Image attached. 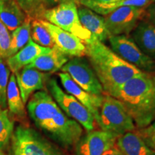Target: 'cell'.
Returning <instances> with one entry per match:
<instances>
[{
    "instance_id": "obj_12",
    "label": "cell",
    "mask_w": 155,
    "mask_h": 155,
    "mask_svg": "<svg viewBox=\"0 0 155 155\" xmlns=\"http://www.w3.org/2000/svg\"><path fill=\"white\" fill-rule=\"evenodd\" d=\"M116 139L103 130L88 131L75 144V155H102L116 144Z\"/></svg>"
},
{
    "instance_id": "obj_25",
    "label": "cell",
    "mask_w": 155,
    "mask_h": 155,
    "mask_svg": "<svg viewBox=\"0 0 155 155\" xmlns=\"http://www.w3.org/2000/svg\"><path fill=\"white\" fill-rule=\"evenodd\" d=\"M14 132V122L9 118L8 110L0 107V150L8 145Z\"/></svg>"
},
{
    "instance_id": "obj_1",
    "label": "cell",
    "mask_w": 155,
    "mask_h": 155,
    "mask_svg": "<svg viewBox=\"0 0 155 155\" xmlns=\"http://www.w3.org/2000/svg\"><path fill=\"white\" fill-rule=\"evenodd\" d=\"M27 108L36 127L63 148L75 147L83 136L82 127L62 111L47 91L34 93Z\"/></svg>"
},
{
    "instance_id": "obj_5",
    "label": "cell",
    "mask_w": 155,
    "mask_h": 155,
    "mask_svg": "<svg viewBox=\"0 0 155 155\" xmlns=\"http://www.w3.org/2000/svg\"><path fill=\"white\" fill-rule=\"evenodd\" d=\"M96 124L100 127L101 130L111 134L116 138L137 129L132 118L123 104L108 94H104Z\"/></svg>"
},
{
    "instance_id": "obj_21",
    "label": "cell",
    "mask_w": 155,
    "mask_h": 155,
    "mask_svg": "<svg viewBox=\"0 0 155 155\" xmlns=\"http://www.w3.org/2000/svg\"><path fill=\"white\" fill-rule=\"evenodd\" d=\"M80 5L91 9L97 14L106 16L120 7L134 6L147 7L151 4V0H121L113 2H98L95 0H78Z\"/></svg>"
},
{
    "instance_id": "obj_13",
    "label": "cell",
    "mask_w": 155,
    "mask_h": 155,
    "mask_svg": "<svg viewBox=\"0 0 155 155\" xmlns=\"http://www.w3.org/2000/svg\"><path fill=\"white\" fill-rule=\"evenodd\" d=\"M40 20L51 35L55 47H57L62 53L71 58L86 56V44L80 38L62 30L45 19Z\"/></svg>"
},
{
    "instance_id": "obj_20",
    "label": "cell",
    "mask_w": 155,
    "mask_h": 155,
    "mask_svg": "<svg viewBox=\"0 0 155 155\" xmlns=\"http://www.w3.org/2000/svg\"><path fill=\"white\" fill-rule=\"evenodd\" d=\"M27 17L16 0H0V19L10 32L20 26Z\"/></svg>"
},
{
    "instance_id": "obj_31",
    "label": "cell",
    "mask_w": 155,
    "mask_h": 155,
    "mask_svg": "<svg viewBox=\"0 0 155 155\" xmlns=\"http://www.w3.org/2000/svg\"><path fill=\"white\" fill-rule=\"evenodd\" d=\"M42 2L47 9L55 7L59 4V0H42Z\"/></svg>"
},
{
    "instance_id": "obj_27",
    "label": "cell",
    "mask_w": 155,
    "mask_h": 155,
    "mask_svg": "<svg viewBox=\"0 0 155 155\" xmlns=\"http://www.w3.org/2000/svg\"><path fill=\"white\" fill-rule=\"evenodd\" d=\"M10 70L6 65L4 59L0 58V107L4 109L7 108V91Z\"/></svg>"
},
{
    "instance_id": "obj_30",
    "label": "cell",
    "mask_w": 155,
    "mask_h": 155,
    "mask_svg": "<svg viewBox=\"0 0 155 155\" xmlns=\"http://www.w3.org/2000/svg\"><path fill=\"white\" fill-rule=\"evenodd\" d=\"M102 155H124V154L119 150V147L116 146V144H115L111 148L108 149L107 151H106Z\"/></svg>"
},
{
    "instance_id": "obj_33",
    "label": "cell",
    "mask_w": 155,
    "mask_h": 155,
    "mask_svg": "<svg viewBox=\"0 0 155 155\" xmlns=\"http://www.w3.org/2000/svg\"><path fill=\"white\" fill-rule=\"evenodd\" d=\"M70 1H73L74 2L77 4L78 5H80L78 3V0H59V3H61V2H70Z\"/></svg>"
},
{
    "instance_id": "obj_15",
    "label": "cell",
    "mask_w": 155,
    "mask_h": 155,
    "mask_svg": "<svg viewBox=\"0 0 155 155\" xmlns=\"http://www.w3.org/2000/svg\"><path fill=\"white\" fill-rule=\"evenodd\" d=\"M15 75L25 104L35 92L43 90L48 81V75L45 73L32 68H23Z\"/></svg>"
},
{
    "instance_id": "obj_29",
    "label": "cell",
    "mask_w": 155,
    "mask_h": 155,
    "mask_svg": "<svg viewBox=\"0 0 155 155\" xmlns=\"http://www.w3.org/2000/svg\"><path fill=\"white\" fill-rule=\"evenodd\" d=\"M144 20L148 21L155 25V3H152L146 7Z\"/></svg>"
},
{
    "instance_id": "obj_6",
    "label": "cell",
    "mask_w": 155,
    "mask_h": 155,
    "mask_svg": "<svg viewBox=\"0 0 155 155\" xmlns=\"http://www.w3.org/2000/svg\"><path fill=\"white\" fill-rule=\"evenodd\" d=\"M42 19L74 35L84 43L92 38V34L81 25L78 13V5L73 1L59 3L55 7L46 9Z\"/></svg>"
},
{
    "instance_id": "obj_16",
    "label": "cell",
    "mask_w": 155,
    "mask_h": 155,
    "mask_svg": "<svg viewBox=\"0 0 155 155\" xmlns=\"http://www.w3.org/2000/svg\"><path fill=\"white\" fill-rule=\"evenodd\" d=\"M51 48L39 45L30 39L28 43L15 55L6 59L7 66L12 73H16L19 70L28 66L40 55L49 53Z\"/></svg>"
},
{
    "instance_id": "obj_4",
    "label": "cell",
    "mask_w": 155,
    "mask_h": 155,
    "mask_svg": "<svg viewBox=\"0 0 155 155\" xmlns=\"http://www.w3.org/2000/svg\"><path fill=\"white\" fill-rule=\"evenodd\" d=\"M11 139L12 155H66L57 145L28 126L17 127Z\"/></svg>"
},
{
    "instance_id": "obj_23",
    "label": "cell",
    "mask_w": 155,
    "mask_h": 155,
    "mask_svg": "<svg viewBox=\"0 0 155 155\" xmlns=\"http://www.w3.org/2000/svg\"><path fill=\"white\" fill-rule=\"evenodd\" d=\"M32 18L28 16L25 22L20 26L12 31L11 35L10 45H9L8 58L15 55L20 50L30 39V29Z\"/></svg>"
},
{
    "instance_id": "obj_18",
    "label": "cell",
    "mask_w": 155,
    "mask_h": 155,
    "mask_svg": "<svg viewBox=\"0 0 155 155\" xmlns=\"http://www.w3.org/2000/svg\"><path fill=\"white\" fill-rule=\"evenodd\" d=\"M130 38L145 55L155 61V25L142 20L131 32Z\"/></svg>"
},
{
    "instance_id": "obj_22",
    "label": "cell",
    "mask_w": 155,
    "mask_h": 155,
    "mask_svg": "<svg viewBox=\"0 0 155 155\" xmlns=\"http://www.w3.org/2000/svg\"><path fill=\"white\" fill-rule=\"evenodd\" d=\"M7 103L9 113L11 115L19 119H24L26 116L25 109V104L21 97L16 77L14 73L9 76L7 91Z\"/></svg>"
},
{
    "instance_id": "obj_8",
    "label": "cell",
    "mask_w": 155,
    "mask_h": 155,
    "mask_svg": "<svg viewBox=\"0 0 155 155\" xmlns=\"http://www.w3.org/2000/svg\"><path fill=\"white\" fill-rule=\"evenodd\" d=\"M111 50L124 61L145 73L155 72V61L143 53L127 35H111L108 38Z\"/></svg>"
},
{
    "instance_id": "obj_11",
    "label": "cell",
    "mask_w": 155,
    "mask_h": 155,
    "mask_svg": "<svg viewBox=\"0 0 155 155\" xmlns=\"http://www.w3.org/2000/svg\"><path fill=\"white\" fill-rule=\"evenodd\" d=\"M61 71L68 73L86 92L96 96H104L105 94L90 63L83 57L71 58L63 65Z\"/></svg>"
},
{
    "instance_id": "obj_28",
    "label": "cell",
    "mask_w": 155,
    "mask_h": 155,
    "mask_svg": "<svg viewBox=\"0 0 155 155\" xmlns=\"http://www.w3.org/2000/svg\"><path fill=\"white\" fill-rule=\"evenodd\" d=\"M10 40L9 30L0 19V58L4 60L8 58Z\"/></svg>"
},
{
    "instance_id": "obj_34",
    "label": "cell",
    "mask_w": 155,
    "mask_h": 155,
    "mask_svg": "<svg viewBox=\"0 0 155 155\" xmlns=\"http://www.w3.org/2000/svg\"><path fill=\"white\" fill-rule=\"evenodd\" d=\"M150 127L152 128V129L153 130V131H154V132L155 133V121L153 122L152 124L150 125Z\"/></svg>"
},
{
    "instance_id": "obj_17",
    "label": "cell",
    "mask_w": 155,
    "mask_h": 155,
    "mask_svg": "<svg viewBox=\"0 0 155 155\" xmlns=\"http://www.w3.org/2000/svg\"><path fill=\"white\" fill-rule=\"evenodd\" d=\"M78 13L81 25L101 42H104L111 36L106 28L104 17L84 6L78 7Z\"/></svg>"
},
{
    "instance_id": "obj_32",
    "label": "cell",
    "mask_w": 155,
    "mask_h": 155,
    "mask_svg": "<svg viewBox=\"0 0 155 155\" xmlns=\"http://www.w3.org/2000/svg\"><path fill=\"white\" fill-rule=\"evenodd\" d=\"M95 1L98 2H113L121 1V0H95Z\"/></svg>"
},
{
    "instance_id": "obj_7",
    "label": "cell",
    "mask_w": 155,
    "mask_h": 155,
    "mask_svg": "<svg viewBox=\"0 0 155 155\" xmlns=\"http://www.w3.org/2000/svg\"><path fill=\"white\" fill-rule=\"evenodd\" d=\"M47 88L61 109L84 128L87 131L94 130L95 119L92 114L72 95L65 92L55 78L48 79Z\"/></svg>"
},
{
    "instance_id": "obj_3",
    "label": "cell",
    "mask_w": 155,
    "mask_h": 155,
    "mask_svg": "<svg viewBox=\"0 0 155 155\" xmlns=\"http://www.w3.org/2000/svg\"><path fill=\"white\" fill-rule=\"evenodd\" d=\"M113 97L119 100L136 127L150 126L155 121V75L143 72L124 83Z\"/></svg>"
},
{
    "instance_id": "obj_35",
    "label": "cell",
    "mask_w": 155,
    "mask_h": 155,
    "mask_svg": "<svg viewBox=\"0 0 155 155\" xmlns=\"http://www.w3.org/2000/svg\"><path fill=\"white\" fill-rule=\"evenodd\" d=\"M0 155H5V154H4L2 152V150H0Z\"/></svg>"
},
{
    "instance_id": "obj_36",
    "label": "cell",
    "mask_w": 155,
    "mask_h": 155,
    "mask_svg": "<svg viewBox=\"0 0 155 155\" xmlns=\"http://www.w3.org/2000/svg\"><path fill=\"white\" fill-rule=\"evenodd\" d=\"M155 3V0H151V4Z\"/></svg>"
},
{
    "instance_id": "obj_24",
    "label": "cell",
    "mask_w": 155,
    "mask_h": 155,
    "mask_svg": "<svg viewBox=\"0 0 155 155\" xmlns=\"http://www.w3.org/2000/svg\"><path fill=\"white\" fill-rule=\"evenodd\" d=\"M30 38L33 42L42 47L52 48L55 46V42L51 35L42 24L40 19H34L31 22Z\"/></svg>"
},
{
    "instance_id": "obj_2",
    "label": "cell",
    "mask_w": 155,
    "mask_h": 155,
    "mask_svg": "<svg viewBox=\"0 0 155 155\" xmlns=\"http://www.w3.org/2000/svg\"><path fill=\"white\" fill-rule=\"evenodd\" d=\"M85 44L86 56L105 94L113 96L124 83L143 73L124 61L94 35Z\"/></svg>"
},
{
    "instance_id": "obj_14",
    "label": "cell",
    "mask_w": 155,
    "mask_h": 155,
    "mask_svg": "<svg viewBox=\"0 0 155 155\" xmlns=\"http://www.w3.org/2000/svg\"><path fill=\"white\" fill-rule=\"evenodd\" d=\"M58 76L62 86L68 94L72 95L79 102L81 103L92 114L95 121L97 123L99 118V112L104 101V95L96 96L86 92L81 88L66 73H59Z\"/></svg>"
},
{
    "instance_id": "obj_10",
    "label": "cell",
    "mask_w": 155,
    "mask_h": 155,
    "mask_svg": "<svg viewBox=\"0 0 155 155\" xmlns=\"http://www.w3.org/2000/svg\"><path fill=\"white\" fill-rule=\"evenodd\" d=\"M145 14L146 7L125 6L104 16V20L111 35H128L144 20Z\"/></svg>"
},
{
    "instance_id": "obj_19",
    "label": "cell",
    "mask_w": 155,
    "mask_h": 155,
    "mask_svg": "<svg viewBox=\"0 0 155 155\" xmlns=\"http://www.w3.org/2000/svg\"><path fill=\"white\" fill-rule=\"evenodd\" d=\"M68 58V56L54 46L49 53L40 55L26 67L37 69L41 72L53 73L61 70L63 65L69 61Z\"/></svg>"
},
{
    "instance_id": "obj_9",
    "label": "cell",
    "mask_w": 155,
    "mask_h": 155,
    "mask_svg": "<svg viewBox=\"0 0 155 155\" xmlns=\"http://www.w3.org/2000/svg\"><path fill=\"white\" fill-rule=\"evenodd\" d=\"M116 144L124 155H155V133L150 126L137 128L118 137Z\"/></svg>"
},
{
    "instance_id": "obj_26",
    "label": "cell",
    "mask_w": 155,
    "mask_h": 155,
    "mask_svg": "<svg viewBox=\"0 0 155 155\" xmlns=\"http://www.w3.org/2000/svg\"><path fill=\"white\" fill-rule=\"evenodd\" d=\"M26 13L27 15L32 18L42 19L44 12L47 9L42 0H16Z\"/></svg>"
}]
</instances>
